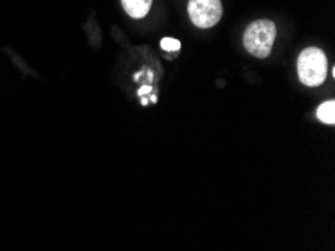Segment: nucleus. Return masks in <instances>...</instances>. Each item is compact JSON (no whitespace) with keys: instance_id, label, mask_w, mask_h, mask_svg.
Returning a JSON list of instances; mask_svg holds the SVG:
<instances>
[{"instance_id":"nucleus-1","label":"nucleus","mask_w":335,"mask_h":251,"mask_svg":"<svg viewBox=\"0 0 335 251\" xmlns=\"http://www.w3.org/2000/svg\"><path fill=\"white\" fill-rule=\"evenodd\" d=\"M277 38V26L268 18L252 21L245 29L244 47L257 59H265L271 54L273 42Z\"/></svg>"},{"instance_id":"nucleus-2","label":"nucleus","mask_w":335,"mask_h":251,"mask_svg":"<svg viewBox=\"0 0 335 251\" xmlns=\"http://www.w3.org/2000/svg\"><path fill=\"white\" fill-rule=\"evenodd\" d=\"M298 75L305 86H320L328 75L326 54L317 47L305 48L298 57Z\"/></svg>"},{"instance_id":"nucleus-3","label":"nucleus","mask_w":335,"mask_h":251,"mask_svg":"<svg viewBox=\"0 0 335 251\" xmlns=\"http://www.w3.org/2000/svg\"><path fill=\"white\" fill-rule=\"evenodd\" d=\"M188 15L199 29L213 27L223 17L221 0H189Z\"/></svg>"},{"instance_id":"nucleus-4","label":"nucleus","mask_w":335,"mask_h":251,"mask_svg":"<svg viewBox=\"0 0 335 251\" xmlns=\"http://www.w3.org/2000/svg\"><path fill=\"white\" fill-rule=\"evenodd\" d=\"M122 6L129 17L140 20V18H145L149 14L152 0H122Z\"/></svg>"},{"instance_id":"nucleus-5","label":"nucleus","mask_w":335,"mask_h":251,"mask_svg":"<svg viewBox=\"0 0 335 251\" xmlns=\"http://www.w3.org/2000/svg\"><path fill=\"white\" fill-rule=\"evenodd\" d=\"M317 118L328 125L335 124V103L334 101H326L323 104L319 105L317 108Z\"/></svg>"},{"instance_id":"nucleus-6","label":"nucleus","mask_w":335,"mask_h":251,"mask_svg":"<svg viewBox=\"0 0 335 251\" xmlns=\"http://www.w3.org/2000/svg\"><path fill=\"white\" fill-rule=\"evenodd\" d=\"M161 48L166 51H178V50H181V42L174 38H164L161 41Z\"/></svg>"},{"instance_id":"nucleus-7","label":"nucleus","mask_w":335,"mask_h":251,"mask_svg":"<svg viewBox=\"0 0 335 251\" xmlns=\"http://www.w3.org/2000/svg\"><path fill=\"white\" fill-rule=\"evenodd\" d=\"M150 90H152V87H150V86H145V87H142V89L139 90V95H140V96H143L145 93L150 92Z\"/></svg>"},{"instance_id":"nucleus-8","label":"nucleus","mask_w":335,"mask_h":251,"mask_svg":"<svg viewBox=\"0 0 335 251\" xmlns=\"http://www.w3.org/2000/svg\"><path fill=\"white\" fill-rule=\"evenodd\" d=\"M142 104L147 105V100H146V98H143V100H142Z\"/></svg>"}]
</instances>
